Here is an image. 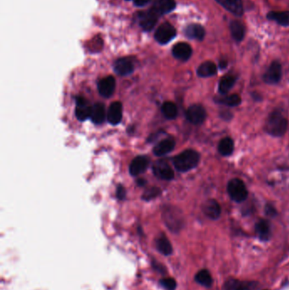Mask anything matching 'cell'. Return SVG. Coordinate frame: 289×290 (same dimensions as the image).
Wrapping results in <instances>:
<instances>
[{
	"mask_svg": "<svg viewBox=\"0 0 289 290\" xmlns=\"http://www.w3.org/2000/svg\"><path fill=\"white\" fill-rule=\"evenodd\" d=\"M216 2L234 16H242L244 14L242 0H216Z\"/></svg>",
	"mask_w": 289,
	"mask_h": 290,
	"instance_id": "cell-14",
	"label": "cell"
},
{
	"mask_svg": "<svg viewBox=\"0 0 289 290\" xmlns=\"http://www.w3.org/2000/svg\"><path fill=\"white\" fill-rule=\"evenodd\" d=\"M258 284L254 282H243L240 281L238 290H257Z\"/></svg>",
	"mask_w": 289,
	"mask_h": 290,
	"instance_id": "cell-35",
	"label": "cell"
},
{
	"mask_svg": "<svg viewBox=\"0 0 289 290\" xmlns=\"http://www.w3.org/2000/svg\"><path fill=\"white\" fill-rule=\"evenodd\" d=\"M156 247L158 250L161 252L162 255H170L172 254V246L169 239L165 235H161L156 240Z\"/></svg>",
	"mask_w": 289,
	"mask_h": 290,
	"instance_id": "cell-28",
	"label": "cell"
},
{
	"mask_svg": "<svg viewBox=\"0 0 289 290\" xmlns=\"http://www.w3.org/2000/svg\"><path fill=\"white\" fill-rule=\"evenodd\" d=\"M185 35L191 39H196L202 41L206 37V30L199 24H191L186 26Z\"/></svg>",
	"mask_w": 289,
	"mask_h": 290,
	"instance_id": "cell-20",
	"label": "cell"
},
{
	"mask_svg": "<svg viewBox=\"0 0 289 290\" xmlns=\"http://www.w3.org/2000/svg\"><path fill=\"white\" fill-rule=\"evenodd\" d=\"M105 116H106L105 107L103 104L98 103L92 107L90 118L93 123H95L97 125H100L104 122Z\"/></svg>",
	"mask_w": 289,
	"mask_h": 290,
	"instance_id": "cell-21",
	"label": "cell"
},
{
	"mask_svg": "<svg viewBox=\"0 0 289 290\" xmlns=\"http://www.w3.org/2000/svg\"><path fill=\"white\" fill-rule=\"evenodd\" d=\"M76 104V116L77 119L83 122L90 118L92 107L87 103V100L83 97H77Z\"/></svg>",
	"mask_w": 289,
	"mask_h": 290,
	"instance_id": "cell-10",
	"label": "cell"
},
{
	"mask_svg": "<svg viewBox=\"0 0 289 290\" xmlns=\"http://www.w3.org/2000/svg\"><path fill=\"white\" fill-rule=\"evenodd\" d=\"M283 75L282 64L278 62H273L264 74L263 79L267 84H276L279 83Z\"/></svg>",
	"mask_w": 289,
	"mask_h": 290,
	"instance_id": "cell-8",
	"label": "cell"
},
{
	"mask_svg": "<svg viewBox=\"0 0 289 290\" xmlns=\"http://www.w3.org/2000/svg\"><path fill=\"white\" fill-rule=\"evenodd\" d=\"M145 184H146V182L144 179H140V180L138 181V184L139 186H144Z\"/></svg>",
	"mask_w": 289,
	"mask_h": 290,
	"instance_id": "cell-40",
	"label": "cell"
},
{
	"mask_svg": "<svg viewBox=\"0 0 289 290\" xmlns=\"http://www.w3.org/2000/svg\"><path fill=\"white\" fill-rule=\"evenodd\" d=\"M200 160L199 152L186 149L174 158L173 164L177 171L186 172L196 167Z\"/></svg>",
	"mask_w": 289,
	"mask_h": 290,
	"instance_id": "cell-2",
	"label": "cell"
},
{
	"mask_svg": "<svg viewBox=\"0 0 289 290\" xmlns=\"http://www.w3.org/2000/svg\"><path fill=\"white\" fill-rule=\"evenodd\" d=\"M195 281L198 284L205 286V287H210L213 284V279L209 271L207 270H201L199 271L195 276Z\"/></svg>",
	"mask_w": 289,
	"mask_h": 290,
	"instance_id": "cell-30",
	"label": "cell"
},
{
	"mask_svg": "<svg viewBox=\"0 0 289 290\" xmlns=\"http://www.w3.org/2000/svg\"><path fill=\"white\" fill-rule=\"evenodd\" d=\"M161 110L165 118L169 120H173L177 116V107L173 102H165L163 105L161 107Z\"/></svg>",
	"mask_w": 289,
	"mask_h": 290,
	"instance_id": "cell-29",
	"label": "cell"
},
{
	"mask_svg": "<svg viewBox=\"0 0 289 290\" xmlns=\"http://www.w3.org/2000/svg\"><path fill=\"white\" fill-rule=\"evenodd\" d=\"M116 195H117L118 199H120V200H123L125 196V187L122 186V185H120L119 187H117Z\"/></svg>",
	"mask_w": 289,
	"mask_h": 290,
	"instance_id": "cell-37",
	"label": "cell"
},
{
	"mask_svg": "<svg viewBox=\"0 0 289 290\" xmlns=\"http://www.w3.org/2000/svg\"><path fill=\"white\" fill-rule=\"evenodd\" d=\"M206 110L201 104H193L186 110V118L193 125H200L206 119Z\"/></svg>",
	"mask_w": 289,
	"mask_h": 290,
	"instance_id": "cell-7",
	"label": "cell"
},
{
	"mask_svg": "<svg viewBox=\"0 0 289 290\" xmlns=\"http://www.w3.org/2000/svg\"><path fill=\"white\" fill-rule=\"evenodd\" d=\"M192 54L193 49L186 42H178L176 45H174L172 48V55L174 57L182 62H186L187 60H189Z\"/></svg>",
	"mask_w": 289,
	"mask_h": 290,
	"instance_id": "cell-12",
	"label": "cell"
},
{
	"mask_svg": "<svg viewBox=\"0 0 289 290\" xmlns=\"http://www.w3.org/2000/svg\"><path fill=\"white\" fill-rule=\"evenodd\" d=\"M202 209L205 215L212 220L218 219L222 213V209L218 202L213 199L206 200L203 205Z\"/></svg>",
	"mask_w": 289,
	"mask_h": 290,
	"instance_id": "cell-13",
	"label": "cell"
},
{
	"mask_svg": "<svg viewBox=\"0 0 289 290\" xmlns=\"http://www.w3.org/2000/svg\"><path fill=\"white\" fill-rule=\"evenodd\" d=\"M267 19L273 21L281 26H289V11H270Z\"/></svg>",
	"mask_w": 289,
	"mask_h": 290,
	"instance_id": "cell-24",
	"label": "cell"
},
{
	"mask_svg": "<svg viewBox=\"0 0 289 290\" xmlns=\"http://www.w3.org/2000/svg\"><path fill=\"white\" fill-rule=\"evenodd\" d=\"M233 150H234V143L231 138L227 137L222 139L219 143L218 151L223 156L231 155Z\"/></svg>",
	"mask_w": 289,
	"mask_h": 290,
	"instance_id": "cell-27",
	"label": "cell"
},
{
	"mask_svg": "<svg viewBox=\"0 0 289 290\" xmlns=\"http://www.w3.org/2000/svg\"><path fill=\"white\" fill-rule=\"evenodd\" d=\"M237 78L234 75H227L221 79L219 83L218 90L221 94H227L231 87L234 86Z\"/></svg>",
	"mask_w": 289,
	"mask_h": 290,
	"instance_id": "cell-26",
	"label": "cell"
},
{
	"mask_svg": "<svg viewBox=\"0 0 289 290\" xmlns=\"http://www.w3.org/2000/svg\"><path fill=\"white\" fill-rule=\"evenodd\" d=\"M154 174L162 180H172L174 178V171L166 161H159L154 163L153 166Z\"/></svg>",
	"mask_w": 289,
	"mask_h": 290,
	"instance_id": "cell-9",
	"label": "cell"
},
{
	"mask_svg": "<svg viewBox=\"0 0 289 290\" xmlns=\"http://www.w3.org/2000/svg\"><path fill=\"white\" fill-rule=\"evenodd\" d=\"M231 37L236 42H241L245 36V27L244 24L238 21H232L230 24Z\"/></svg>",
	"mask_w": 289,
	"mask_h": 290,
	"instance_id": "cell-25",
	"label": "cell"
},
{
	"mask_svg": "<svg viewBox=\"0 0 289 290\" xmlns=\"http://www.w3.org/2000/svg\"><path fill=\"white\" fill-rule=\"evenodd\" d=\"M217 66L212 62H206L199 65L197 74L200 78H209L216 74Z\"/></svg>",
	"mask_w": 289,
	"mask_h": 290,
	"instance_id": "cell-23",
	"label": "cell"
},
{
	"mask_svg": "<svg viewBox=\"0 0 289 290\" xmlns=\"http://www.w3.org/2000/svg\"><path fill=\"white\" fill-rule=\"evenodd\" d=\"M107 119L110 124L117 125L122 122V104L119 101L113 102L107 113Z\"/></svg>",
	"mask_w": 289,
	"mask_h": 290,
	"instance_id": "cell-16",
	"label": "cell"
},
{
	"mask_svg": "<svg viewBox=\"0 0 289 290\" xmlns=\"http://www.w3.org/2000/svg\"><path fill=\"white\" fill-rule=\"evenodd\" d=\"M265 211H266V214H267V216H270V217H274V216H276L277 215V211H276V208L272 205H270V204H267V206H266V208H265Z\"/></svg>",
	"mask_w": 289,
	"mask_h": 290,
	"instance_id": "cell-36",
	"label": "cell"
},
{
	"mask_svg": "<svg viewBox=\"0 0 289 290\" xmlns=\"http://www.w3.org/2000/svg\"><path fill=\"white\" fill-rule=\"evenodd\" d=\"M288 129V121L283 113L274 110L267 118L265 130L266 132L273 137H282L284 135Z\"/></svg>",
	"mask_w": 289,
	"mask_h": 290,
	"instance_id": "cell-1",
	"label": "cell"
},
{
	"mask_svg": "<svg viewBox=\"0 0 289 290\" xmlns=\"http://www.w3.org/2000/svg\"><path fill=\"white\" fill-rule=\"evenodd\" d=\"M132 1H133V3H134L136 6L143 7L146 5L149 0H132Z\"/></svg>",
	"mask_w": 289,
	"mask_h": 290,
	"instance_id": "cell-38",
	"label": "cell"
},
{
	"mask_svg": "<svg viewBox=\"0 0 289 290\" xmlns=\"http://www.w3.org/2000/svg\"><path fill=\"white\" fill-rule=\"evenodd\" d=\"M227 193L235 202H243L247 199L248 190L244 182L239 178H233L227 184Z\"/></svg>",
	"mask_w": 289,
	"mask_h": 290,
	"instance_id": "cell-4",
	"label": "cell"
},
{
	"mask_svg": "<svg viewBox=\"0 0 289 290\" xmlns=\"http://www.w3.org/2000/svg\"><path fill=\"white\" fill-rule=\"evenodd\" d=\"M216 102L219 104H225L227 106L234 107L238 106L241 104L242 99L241 97L239 96L238 94H231V95H227V96L219 98L218 100H216Z\"/></svg>",
	"mask_w": 289,
	"mask_h": 290,
	"instance_id": "cell-31",
	"label": "cell"
},
{
	"mask_svg": "<svg viewBox=\"0 0 289 290\" xmlns=\"http://www.w3.org/2000/svg\"><path fill=\"white\" fill-rule=\"evenodd\" d=\"M255 230L261 240L267 241L270 239L271 230H270V223L267 220H260L255 225Z\"/></svg>",
	"mask_w": 289,
	"mask_h": 290,
	"instance_id": "cell-22",
	"label": "cell"
},
{
	"mask_svg": "<svg viewBox=\"0 0 289 290\" xmlns=\"http://www.w3.org/2000/svg\"><path fill=\"white\" fill-rule=\"evenodd\" d=\"M114 70L120 76H127L134 71V64L128 58L118 59L114 64Z\"/></svg>",
	"mask_w": 289,
	"mask_h": 290,
	"instance_id": "cell-15",
	"label": "cell"
},
{
	"mask_svg": "<svg viewBox=\"0 0 289 290\" xmlns=\"http://www.w3.org/2000/svg\"><path fill=\"white\" fill-rule=\"evenodd\" d=\"M177 36V31L170 23H163L158 27L154 34V39L161 44H166Z\"/></svg>",
	"mask_w": 289,
	"mask_h": 290,
	"instance_id": "cell-5",
	"label": "cell"
},
{
	"mask_svg": "<svg viewBox=\"0 0 289 290\" xmlns=\"http://www.w3.org/2000/svg\"><path fill=\"white\" fill-rule=\"evenodd\" d=\"M127 1H130V0H127Z\"/></svg>",
	"mask_w": 289,
	"mask_h": 290,
	"instance_id": "cell-41",
	"label": "cell"
},
{
	"mask_svg": "<svg viewBox=\"0 0 289 290\" xmlns=\"http://www.w3.org/2000/svg\"><path fill=\"white\" fill-rule=\"evenodd\" d=\"M98 89H99L100 95H102L104 98H109V97L112 96L115 89H116L115 78L109 76V77L101 79L98 83Z\"/></svg>",
	"mask_w": 289,
	"mask_h": 290,
	"instance_id": "cell-11",
	"label": "cell"
},
{
	"mask_svg": "<svg viewBox=\"0 0 289 290\" xmlns=\"http://www.w3.org/2000/svg\"><path fill=\"white\" fill-rule=\"evenodd\" d=\"M175 8V0H156L152 6V9L160 16L170 13Z\"/></svg>",
	"mask_w": 289,
	"mask_h": 290,
	"instance_id": "cell-18",
	"label": "cell"
},
{
	"mask_svg": "<svg viewBox=\"0 0 289 290\" xmlns=\"http://www.w3.org/2000/svg\"><path fill=\"white\" fill-rule=\"evenodd\" d=\"M176 145L175 140L172 139H165L154 146V154L157 156L167 155L173 150Z\"/></svg>",
	"mask_w": 289,
	"mask_h": 290,
	"instance_id": "cell-19",
	"label": "cell"
},
{
	"mask_svg": "<svg viewBox=\"0 0 289 290\" xmlns=\"http://www.w3.org/2000/svg\"><path fill=\"white\" fill-rule=\"evenodd\" d=\"M161 193V189L159 187H152L145 191L142 196V199L144 200H152L154 198H157Z\"/></svg>",
	"mask_w": 289,
	"mask_h": 290,
	"instance_id": "cell-32",
	"label": "cell"
},
{
	"mask_svg": "<svg viewBox=\"0 0 289 290\" xmlns=\"http://www.w3.org/2000/svg\"><path fill=\"white\" fill-rule=\"evenodd\" d=\"M239 284H240V281L234 278H230L228 280L226 281L222 290H238Z\"/></svg>",
	"mask_w": 289,
	"mask_h": 290,
	"instance_id": "cell-33",
	"label": "cell"
},
{
	"mask_svg": "<svg viewBox=\"0 0 289 290\" xmlns=\"http://www.w3.org/2000/svg\"><path fill=\"white\" fill-rule=\"evenodd\" d=\"M227 66V62H226V61H222V62H220V68L225 69Z\"/></svg>",
	"mask_w": 289,
	"mask_h": 290,
	"instance_id": "cell-39",
	"label": "cell"
},
{
	"mask_svg": "<svg viewBox=\"0 0 289 290\" xmlns=\"http://www.w3.org/2000/svg\"><path fill=\"white\" fill-rule=\"evenodd\" d=\"M161 284L162 287H164L166 290H175L177 288V282L171 277L164 278L161 281Z\"/></svg>",
	"mask_w": 289,
	"mask_h": 290,
	"instance_id": "cell-34",
	"label": "cell"
},
{
	"mask_svg": "<svg viewBox=\"0 0 289 290\" xmlns=\"http://www.w3.org/2000/svg\"><path fill=\"white\" fill-rule=\"evenodd\" d=\"M163 219L168 228L174 232H177L184 225L183 214L176 207H167L163 213Z\"/></svg>",
	"mask_w": 289,
	"mask_h": 290,
	"instance_id": "cell-3",
	"label": "cell"
},
{
	"mask_svg": "<svg viewBox=\"0 0 289 290\" xmlns=\"http://www.w3.org/2000/svg\"><path fill=\"white\" fill-rule=\"evenodd\" d=\"M148 166V158L144 155H140L132 161L129 167V171L132 176H138L146 171Z\"/></svg>",
	"mask_w": 289,
	"mask_h": 290,
	"instance_id": "cell-17",
	"label": "cell"
},
{
	"mask_svg": "<svg viewBox=\"0 0 289 290\" xmlns=\"http://www.w3.org/2000/svg\"><path fill=\"white\" fill-rule=\"evenodd\" d=\"M160 17L161 16H159L151 8L150 10L139 13L138 22L143 29L146 32H148L154 28Z\"/></svg>",
	"mask_w": 289,
	"mask_h": 290,
	"instance_id": "cell-6",
	"label": "cell"
}]
</instances>
